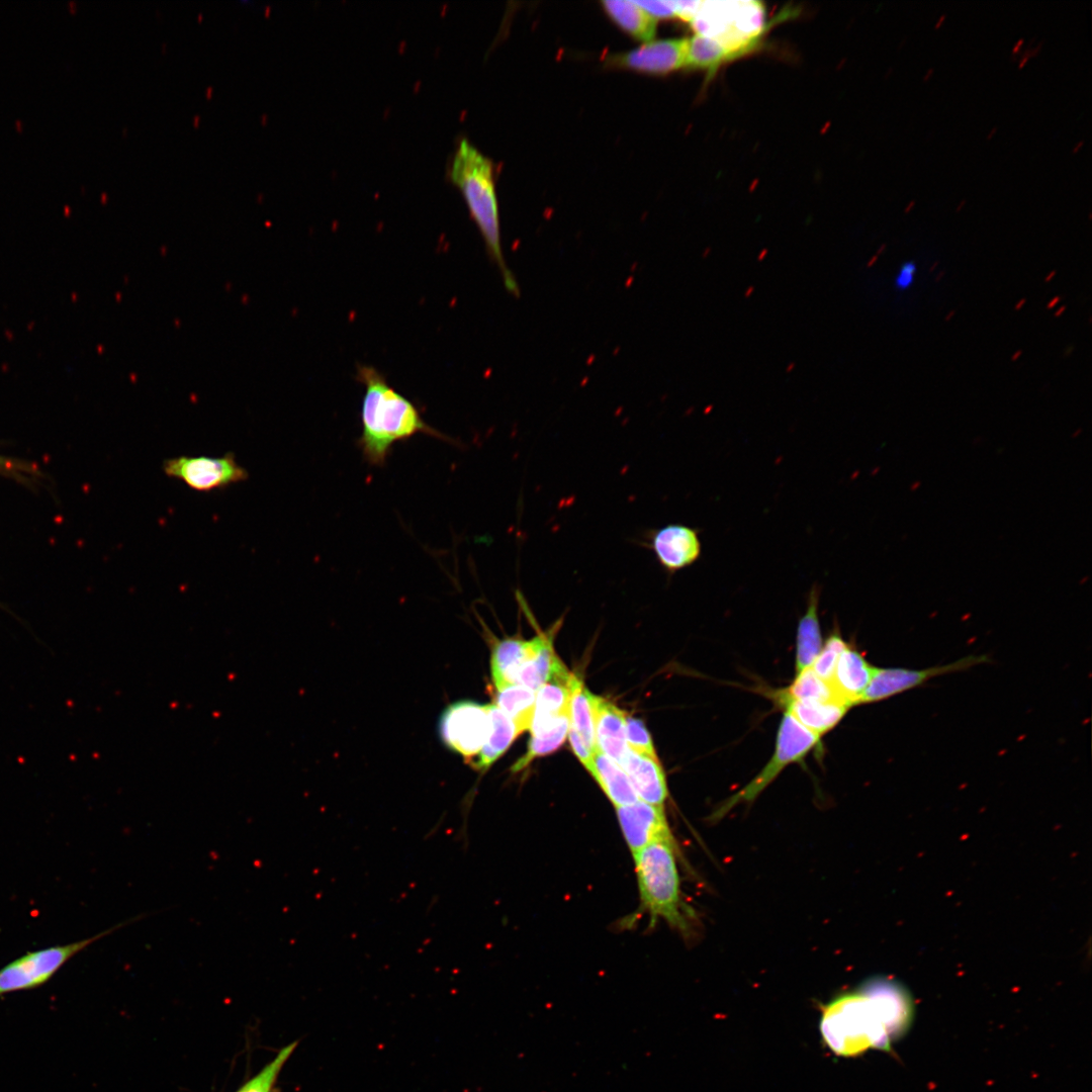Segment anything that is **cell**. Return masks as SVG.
Returning a JSON list of instances; mask_svg holds the SVG:
<instances>
[{
    "label": "cell",
    "instance_id": "6da1fadb",
    "mask_svg": "<svg viewBox=\"0 0 1092 1092\" xmlns=\"http://www.w3.org/2000/svg\"><path fill=\"white\" fill-rule=\"evenodd\" d=\"M912 1018L913 1003L906 991L893 982L880 980L826 1005L820 1032L834 1054L852 1057L870 1049L889 1051Z\"/></svg>",
    "mask_w": 1092,
    "mask_h": 1092
},
{
    "label": "cell",
    "instance_id": "7a4b0ae2",
    "mask_svg": "<svg viewBox=\"0 0 1092 1092\" xmlns=\"http://www.w3.org/2000/svg\"><path fill=\"white\" fill-rule=\"evenodd\" d=\"M357 379L365 387L360 413L362 433L357 444L368 464L384 466L393 445L417 434L453 443L428 425L418 407L374 367L358 365Z\"/></svg>",
    "mask_w": 1092,
    "mask_h": 1092
},
{
    "label": "cell",
    "instance_id": "3957f363",
    "mask_svg": "<svg viewBox=\"0 0 1092 1092\" xmlns=\"http://www.w3.org/2000/svg\"><path fill=\"white\" fill-rule=\"evenodd\" d=\"M449 178L461 191L486 252L502 274L505 287L518 295V283L507 267L502 249L492 162L467 140H462L450 164Z\"/></svg>",
    "mask_w": 1092,
    "mask_h": 1092
},
{
    "label": "cell",
    "instance_id": "277c9868",
    "mask_svg": "<svg viewBox=\"0 0 1092 1092\" xmlns=\"http://www.w3.org/2000/svg\"><path fill=\"white\" fill-rule=\"evenodd\" d=\"M641 906L680 932H691L688 908L684 904L674 842L651 843L633 853Z\"/></svg>",
    "mask_w": 1092,
    "mask_h": 1092
},
{
    "label": "cell",
    "instance_id": "5b68a950",
    "mask_svg": "<svg viewBox=\"0 0 1092 1092\" xmlns=\"http://www.w3.org/2000/svg\"><path fill=\"white\" fill-rule=\"evenodd\" d=\"M696 33L722 44L736 58L751 50L765 27V10L758 1H700L690 21Z\"/></svg>",
    "mask_w": 1092,
    "mask_h": 1092
},
{
    "label": "cell",
    "instance_id": "8992f818",
    "mask_svg": "<svg viewBox=\"0 0 1092 1092\" xmlns=\"http://www.w3.org/2000/svg\"><path fill=\"white\" fill-rule=\"evenodd\" d=\"M144 916L138 915L81 940L25 952L0 969V996L44 985L77 953Z\"/></svg>",
    "mask_w": 1092,
    "mask_h": 1092
},
{
    "label": "cell",
    "instance_id": "52a82bcc",
    "mask_svg": "<svg viewBox=\"0 0 1092 1092\" xmlns=\"http://www.w3.org/2000/svg\"><path fill=\"white\" fill-rule=\"evenodd\" d=\"M820 736L785 712L779 726L776 749L761 771L740 791L730 796L712 814L718 821L741 803L752 802L789 764L801 760L819 742Z\"/></svg>",
    "mask_w": 1092,
    "mask_h": 1092
},
{
    "label": "cell",
    "instance_id": "ba28073f",
    "mask_svg": "<svg viewBox=\"0 0 1092 1092\" xmlns=\"http://www.w3.org/2000/svg\"><path fill=\"white\" fill-rule=\"evenodd\" d=\"M162 468L167 476L179 479L201 492L222 489L249 477L247 469L238 463L232 452L218 457H172L164 460Z\"/></svg>",
    "mask_w": 1092,
    "mask_h": 1092
},
{
    "label": "cell",
    "instance_id": "9c48e42d",
    "mask_svg": "<svg viewBox=\"0 0 1092 1092\" xmlns=\"http://www.w3.org/2000/svg\"><path fill=\"white\" fill-rule=\"evenodd\" d=\"M490 728L488 705L471 701L449 705L439 722L440 737L445 745L470 762L482 749Z\"/></svg>",
    "mask_w": 1092,
    "mask_h": 1092
},
{
    "label": "cell",
    "instance_id": "30bf717a",
    "mask_svg": "<svg viewBox=\"0 0 1092 1092\" xmlns=\"http://www.w3.org/2000/svg\"><path fill=\"white\" fill-rule=\"evenodd\" d=\"M985 656H967L946 665L924 669L901 667L878 668L857 700L856 705L879 702L905 691L921 686L930 678L948 672L961 671L973 665L986 662Z\"/></svg>",
    "mask_w": 1092,
    "mask_h": 1092
},
{
    "label": "cell",
    "instance_id": "8fae6325",
    "mask_svg": "<svg viewBox=\"0 0 1092 1092\" xmlns=\"http://www.w3.org/2000/svg\"><path fill=\"white\" fill-rule=\"evenodd\" d=\"M688 38L651 40L641 47L614 54L607 65L640 73L663 75L687 67Z\"/></svg>",
    "mask_w": 1092,
    "mask_h": 1092
},
{
    "label": "cell",
    "instance_id": "7c38bea8",
    "mask_svg": "<svg viewBox=\"0 0 1092 1092\" xmlns=\"http://www.w3.org/2000/svg\"><path fill=\"white\" fill-rule=\"evenodd\" d=\"M616 812L632 854L654 842H673L663 807L638 800L631 805L616 807Z\"/></svg>",
    "mask_w": 1092,
    "mask_h": 1092
},
{
    "label": "cell",
    "instance_id": "4fadbf2b",
    "mask_svg": "<svg viewBox=\"0 0 1092 1092\" xmlns=\"http://www.w3.org/2000/svg\"><path fill=\"white\" fill-rule=\"evenodd\" d=\"M649 538V547L669 574L693 565L702 554L699 531L686 525H666L653 530Z\"/></svg>",
    "mask_w": 1092,
    "mask_h": 1092
},
{
    "label": "cell",
    "instance_id": "5bb4252c",
    "mask_svg": "<svg viewBox=\"0 0 1092 1092\" xmlns=\"http://www.w3.org/2000/svg\"><path fill=\"white\" fill-rule=\"evenodd\" d=\"M620 766L626 772L639 800L663 807L668 791L657 758L638 754L628 748Z\"/></svg>",
    "mask_w": 1092,
    "mask_h": 1092
},
{
    "label": "cell",
    "instance_id": "9a60e30c",
    "mask_svg": "<svg viewBox=\"0 0 1092 1092\" xmlns=\"http://www.w3.org/2000/svg\"><path fill=\"white\" fill-rule=\"evenodd\" d=\"M593 703L597 748L620 765L628 749L626 714L605 698L594 695Z\"/></svg>",
    "mask_w": 1092,
    "mask_h": 1092
},
{
    "label": "cell",
    "instance_id": "2e32d148",
    "mask_svg": "<svg viewBox=\"0 0 1092 1092\" xmlns=\"http://www.w3.org/2000/svg\"><path fill=\"white\" fill-rule=\"evenodd\" d=\"M875 670L861 653L848 645L837 661L830 682L839 699L851 707L856 705Z\"/></svg>",
    "mask_w": 1092,
    "mask_h": 1092
},
{
    "label": "cell",
    "instance_id": "e0dca14e",
    "mask_svg": "<svg viewBox=\"0 0 1092 1092\" xmlns=\"http://www.w3.org/2000/svg\"><path fill=\"white\" fill-rule=\"evenodd\" d=\"M546 635L541 634L529 641L508 638L497 642L491 653L490 668L496 689L515 685L518 670L542 645Z\"/></svg>",
    "mask_w": 1092,
    "mask_h": 1092
},
{
    "label": "cell",
    "instance_id": "ac0fdd59",
    "mask_svg": "<svg viewBox=\"0 0 1092 1092\" xmlns=\"http://www.w3.org/2000/svg\"><path fill=\"white\" fill-rule=\"evenodd\" d=\"M787 713L818 736L833 729L850 706L838 699L829 701L780 700Z\"/></svg>",
    "mask_w": 1092,
    "mask_h": 1092
},
{
    "label": "cell",
    "instance_id": "d6986e66",
    "mask_svg": "<svg viewBox=\"0 0 1092 1092\" xmlns=\"http://www.w3.org/2000/svg\"><path fill=\"white\" fill-rule=\"evenodd\" d=\"M820 587L810 589L807 609L800 618L797 629L796 674L812 666L822 649V636L818 617Z\"/></svg>",
    "mask_w": 1092,
    "mask_h": 1092
},
{
    "label": "cell",
    "instance_id": "ffe728a7",
    "mask_svg": "<svg viewBox=\"0 0 1092 1092\" xmlns=\"http://www.w3.org/2000/svg\"><path fill=\"white\" fill-rule=\"evenodd\" d=\"M615 807L631 805L639 800L624 769L598 748L587 769Z\"/></svg>",
    "mask_w": 1092,
    "mask_h": 1092
},
{
    "label": "cell",
    "instance_id": "44dd1931",
    "mask_svg": "<svg viewBox=\"0 0 1092 1092\" xmlns=\"http://www.w3.org/2000/svg\"><path fill=\"white\" fill-rule=\"evenodd\" d=\"M569 729V713L530 727L531 739L527 752L512 766L517 772L527 767L535 758L557 750L565 741Z\"/></svg>",
    "mask_w": 1092,
    "mask_h": 1092
},
{
    "label": "cell",
    "instance_id": "7402d4cb",
    "mask_svg": "<svg viewBox=\"0 0 1092 1092\" xmlns=\"http://www.w3.org/2000/svg\"><path fill=\"white\" fill-rule=\"evenodd\" d=\"M602 5L609 17L632 37L644 43L653 40L657 19L636 1L606 0Z\"/></svg>",
    "mask_w": 1092,
    "mask_h": 1092
},
{
    "label": "cell",
    "instance_id": "603a6c76",
    "mask_svg": "<svg viewBox=\"0 0 1092 1092\" xmlns=\"http://www.w3.org/2000/svg\"><path fill=\"white\" fill-rule=\"evenodd\" d=\"M552 646V635H546L542 645L518 670L515 685L537 692L555 673L565 669Z\"/></svg>",
    "mask_w": 1092,
    "mask_h": 1092
},
{
    "label": "cell",
    "instance_id": "cb8c5ba5",
    "mask_svg": "<svg viewBox=\"0 0 1092 1092\" xmlns=\"http://www.w3.org/2000/svg\"><path fill=\"white\" fill-rule=\"evenodd\" d=\"M491 721L489 735L479 754L471 761L476 769H487L519 736L514 723L494 705H488Z\"/></svg>",
    "mask_w": 1092,
    "mask_h": 1092
},
{
    "label": "cell",
    "instance_id": "d4e9b609",
    "mask_svg": "<svg viewBox=\"0 0 1092 1092\" xmlns=\"http://www.w3.org/2000/svg\"><path fill=\"white\" fill-rule=\"evenodd\" d=\"M569 690V728L578 734L592 751H595L597 745L594 722V695L573 673L570 675Z\"/></svg>",
    "mask_w": 1092,
    "mask_h": 1092
},
{
    "label": "cell",
    "instance_id": "484cf974",
    "mask_svg": "<svg viewBox=\"0 0 1092 1092\" xmlns=\"http://www.w3.org/2000/svg\"><path fill=\"white\" fill-rule=\"evenodd\" d=\"M536 692L520 685H509L496 689L494 705L514 723L521 735L530 729Z\"/></svg>",
    "mask_w": 1092,
    "mask_h": 1092
},
{
    "label": "cell",
    "instance_id": "4316f807",
    "mask_svg": "<svg viewBox=\"0 0 1092 1092\" xmlns=\"http://www.w3.org/2000/svg\"><path fill=\"white\" fill-rule=\"evenodd\" d=\"M778 698L780 700L794 701L841 700L831 682L818 676L811 667L797 673L794 681L786 690H783Z\"/></svg>",
    "mask_w": 1092,
    "mask_h": 1092
},
{
    "label": "cell",
    "instance_id": "83f0119b",
    "mask_svg": "<svg viewBox=\"0 0 1092 1092\" xmlns=\"http://www.w3.org/2000/svg\"><path fill=\"white\" fill-rule=\"evenodd\" d=\"M733 56L713 38L695 33L688 38L687 67L716 70Z\"/></svg>",
    "mask_w": 1092,
    "mask_h": 1092
},
{
    "label": "cell",
    "instance_id": "f1b7e54d",
    "mask_svg": "<svg viewBox=\"0 0 1092 1092\" xmlns=\"http://www.w3.org/2000/svg\"><path fill=\"white\" fill-rule=\"evenodd\" d=\"M297 1042H291L281 1049L277 1056L255 1077L246 1082L237 1092H272L278 1075L295 1050Z\"/></svg>",
    "mask_w": 1092,
    "mask_h": 1092
},
{
    "label": "cell",
    "instance_id": "f546056e",
    "mask_svg": "<svg viewBox=\"0 0 1092 1092\" xmlns=\"http://www.w3.org/2000/svg\"><path fill=\"white\" fill-rule=\"evenodd\" d=\"M848 644L838 633H832L813 662L811 668L826 681H831L837 661Z\"/></svg>",
    "mask_w": 1092,
    "mask_h": 1092
},
{
    "label": "cell",
    "instance_id": "4dcf8cb0",
    "mask_svg": "<svg viewBox=\"0 0 1092 1092\" xmlns=\"http://www.w3.org/2000/svg\"><path fill=\"white\" fill-rule=\"evenodd\" d=\"M625 735L630 750L651 758H657L650 734L640 719L626 716Z\"/></svg>",
    "mask_w": 1092,
    "mask_h": 1092
},
{
    "label": "cell",
    "instance_id": "1f68e13d",
    "mask_svg": "<svg viewBox=\"0 0 1092 1092\" xmlns=\"http://www.w3.org/2000/svg\"><path fill=\"white\" fill-rule=\"evenodd\" d=\"M647 13L655 19L671 18L676 16L674 1H636Z\"/></svg>",
    "mask_w": 1092,
    "mask_h": 1092
},
{
    "label": "cell",
    "instance_id": "d6a6232c",
    "mask_svg": "<svg viewBox=\"0 0 1092 1092\" xmlns=\"http://www.w3.org/2000/svg\"><path fill=\"white\" fill-rule=\"evenodd\" d=\"M567 735L569 737V742H570V745H571V748H572L574 754L579 759V761L584 765V767L586 769H588L589 766H590V761H592V756H593L594 751H592L586 746V744L582 741V739L578 736V734L574 730L569 728Z\"/></svg>",
    "mask_w": 1092,
    "mask_h": 1092
},
{
    "label": "cell",
    "instance_id": "836d02e7",
    "mask_svg": "<svg viewBox=\"0 0 1092 1092\" xmlns=\"http://www.w3.org/2000/svg\"><path fill=\"white\" fill-rule=\"evenodd\" d=\"M916 268V264L913 261H907L901 265L895 277V286L897 289L906 290L913 284Z\"/></svg>",
    "mask_w": 1092,
    "mask_h": 1092
},
{
    "label": "cell",
    "instance_id": "e575fe53",
    "mask_svg": "<svg viewBox=\"0 0 1092 1092\" xmlns=\"http://www.w3.org/2000/svg\"><path fill=\"white\" fill-rule=\"evenodd\" d=\"M1023 43H1024V37H1020V38H1018V39L1016 40V42L1014 43V46L1012 47V49H1011V54H1012L1013 56H1016V55H1018V54H1019V52H1020V50H1021V48H1022V46H1023Z\"/></svg>",
    "mask_w": 1092,
    "mask_h": 1092
},
{
    "label": "cell",
    "instance_id": "d590c367",
    "mask_svg": "<svg viewBox=\"0 0 1092 1092\" xmlns=\"http://www.w3.org/2000/svg\"><path fill=\"white\" fill-rule=\"evenodd\" d=\"M933 73H934V68H933V67H929V68H928V69H927V70L925 71V73L923 74V76H922V80H923V81H927V80H929V79H930V78L932 77Z\"/></svg>",
    "mask_w": 1092,
    "mask_h": 1092
},
{
    "label": "cell",
    "instance_id": "8d00e7d4",
    "mask_svg": "<svg viewBox=\"0 0 1092 1092\" xmlns=\"http://www.w3.org/2000/svg\"><path fill=\"white\" fill-rule=\"evenodd\" d=\"M945 18H946L945 13L940 14V16H938V19L936 20V22L934 24V28H939L941 26V24L943 23V21L945 20Z\"/></svg>",
    "mask_w": 1092,
    "mask_h": 1092
},
{
    "label": "cell",
    "instance_id": "74e56055",
    "mask_svg": "<svg viewBox=\"0 0 1092 1092\" xmlns=\"http://www.w3.org/2000/svg\"><path fill=\"white\" fill-rule=\"evenodd\" d=\"M1083 146H1084V141H1083V140L1079 141V142H1078L1077 144H1075V146L1073 147V149H1072V153H1074V154H1075V153L1079 152V150H1080V149H1081V148H1082Z\"/></svg>",
    "mask_w": 1092,
    "mask_h": 1092
},
{
    "label": "cell",
    "instance_id": "f35d334b",
    "mask_svg": "<svg viewBox=\"0 0 1092 1092\" xmlns=\"http://www.w3.org/2000/svg\"><path fill=\"white\" fill-rule=\"evenodd\" d=\"M1028 60H1029V58H1027L1025 56H1020V59L1018 60V68L1021 69L1027 63Z\"/></svg>",
    "mask_w": 1092,
    "mask_h": 1092
},
{
    "label": "cell",
    "instance_id": "ab89813d",
    "mask_svg": "<svg viewBox=\"0 0 1092 1092\" xmlns=\"http://www.w3.org/2000/svg\"><path fill=\"white\" fill-rule=\"evenodd\" d=\"M997 129H998V126H997V125L993 126V127H992V128H991V129L989 130V132L987 133V136H986V138H987V140H991V139L993 138V135H994V134H995V133L997 132Z\"/></svg>",
    "mask_w": 1092,
    "mask_h": 1092
},
{
    "label": "cell",
    "instance_id": "60d3db41",
    "mask_svg": "<svg viewBox=\"0 0 1092 1092\" xmlns=\"http://www.w3.org/2000/svg\"><path fill=\"white\" fill-rule=\"evenodd\" d=\"M914 205H915V200H910V201H909V203H908V204L906 205V207H905V212H908V211H910V210H911V208H912V207H913Z\"/></svg>",
    "mask_w": 1092,
    "mask_h": 1092
},
{
    "label": "cell",
    "instance_id": "b9f144b4",
    "mask_svg": "<svg viewBox=\"0 0 1092 1092\" xmlns=\"http://www.w3.org/2000/svg\"><path fill=\"white\" fill-rule=\"evenodd\" d=\"M920 484H921L920 481H916V482L911 484L910 489L911 490H916L920 486Z\"/></svg>",
    "mask_w": 1092,
    "mask_h": 1092
},
{
    "label": "cell",
    "instance_id": "7bdbcfd3",
    "mask_svg": "<svg viewBox=\"0 0 1092 1092\" xmlns=\"http://www.w3.org/2000/svg\"><path fill=\"white\" fill-rule=\"evenodd\" d=\"M965 204H966V199L961 200L959 202L958 206H957V211H960L962 209V207L965 206Z\"/></svg>",
    "mask_w": 1092,
    "mask_h": 1092
}]
</instances>
